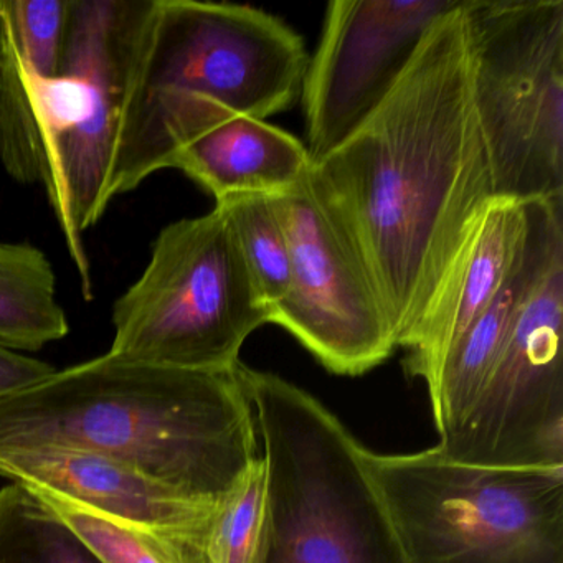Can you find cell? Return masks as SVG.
Masks as SVG:
<instances>
[{"label": "cell", "mask_w": 563, "mask_h": 563, "mask_svg": "<svg viewBox=\"0 0 563 563\" xmlns=\"http://www.w3.org/2000/svg\"><path fill=\"white\" fill-rule=\"evenodd\" d=\"M463 4L430 29L384 103L308 179L380 299L397 347L494 199Z\"/></svg>", "instance_id": "6da1fadb"}, {"label": "cell", "mask_w": 563, "mask_h": 563, "mask_svg": "<svg viewBox=\"0 0 563 563\" xmlns=\"http://www.w3.org/2000/svg\"><path fill=\"white\" fill-rule=\"evenodd\" d=\"M255 430L235 368L179 371L104 354L0 398V453L88 451L202 504H219L258 457Z\"/></svg>", "instance_id": "7a4b0ae2"}, {"label": "cell", "mask_w": 563, "mask_h": 563, "mask_svg": "<svg viewBox=\"0 0 563 563\" xmlns=\"http://www.w3.org/2000/svg\"><path fill=\"white\" fill-rule=\"evenodd\" d=\"M308 62L302 38L262 9L146 0L124 74L110 202L170 169L180 147L225 118L289 110Z\"/></svg>", "instance_id": "3957f363"}, {"label": "cell", "mask_w": 563, "mask_h": 563, "mask_svg": "<svg viewBox=\"0 0 563 563\" xmlns=\"http://www.w3.org/2000/svg\"><path fill=\"white\" fill-rule=\"evenodd\" d=\"M265 463L262 563H405L362 446L318 398L239 362Z\"/></svg>", "instance_id": "277c9868"}, {"label": "cell", "mask_w": 563, "mask_h": 563, "mask_svg": "<svg viewBox=\"0 0 563 563\" xmlns=\"http://www.w3.org/2000/svg\"><path fill=\"white\" fill-rule=\"evenodd\" d=\"M130 18L104 0L68 5L60 77L0 32V163L22 186L101 192L110 177L130 55Z\"/></svg>", "instance_id": "5b68a950"}, {"label": "cell", "mask_w": 563, "mask_h": 563, "mask_svg": "<svg viewBox=\"0 0 563 563\" xmlns=\"http://www.w3.org/2000/svg\"><path fill=\"white\" fill-rule=\"evenodd\" d=\"M405 563H563V467L367 450Z\"/></svg>", "instance_id": "8992f818"}, {"label": "cell", "mask_w": 563, "mask_h": 563, "mask_svg": "<svg viewBox=\"0 0 563 563\" xmlns=\"http://www.w3.org/2000/svg\"><path fill=\"white\" fill-rule=\"evenodd\" d=\"M269 322L222 209L170 223L143 275L114 302L108 354L179 371L230 372Z\"/></svg>", "instance_id": "52a82bcc"}, {"label": "cell", "mask_w": 563, "mask_h": 563, "mask_svg": "<svg viewBox=\"0 0 563 563\" xmlns=\"http://www.w3.org/2000/svg\"><path fill=\"white\" fill-rule=\"evenodd\" d=\"M494 197L563 200V0H464Z\"/></svg>", "instance_id": "ba28073f"}, {"label": "cell", "mask_w": 563, "mask_h": 563, "mask_svg": "<svg viewBox=\"0 0 563 563\" xmlns=\"http://www.w3.org/2000/svg\"><path fill=\"white\" fill-rule=\"evenodd\" d=\"M563 256L523 302L512 334L456 433L438 450L490 467H563Z\"/></svg>", "instance_id": "9c48e42d"}, {"label": "cell", "mask_w": 563, "mask_h": 563, "mask_svg": "<svg viewBox=\"0 0 563 563\" xmlns=\"http://www.w3.org/2000/svg\"><path fill=\"white\" fill-rule=\"evenodd\" d=\"M460 0H332L302 78L312 164L341 146L384 103L430 29Z\"/></svg>", "instance_id": "30bf717a"}, {"label": "cell", "mask_w": 563, "mask_h": 563, "mask_svg": "<svg viewBox=\"0 0 563 563\" xmlns=\"http://www.w3.org/2000/svg\"><path fill=\"white\" fill-rule=\"evenodd\" d=\"M272 200L288 240L291 278L269 322L295 335L334 374L357 377L387 361L397 349L387 312L308 180Z\"/></svg>", "instance_id": "8fae6325"}, {"label": "cell", "mask_w": 563, "mask_h": 563, "mask_svg": "<svg viewBox=\"0 0 563 563\" xmlns=\"http://www.w3.org/2000/svg\"><path fill=\"white\" fill-rule=\"evenodd\" d=\"M527 229L512 275L448 352L427 385L440 443L450 440L503 354L523 302L553 260L563 256V200L526 202Z\"/></svg>", "instance_id": "7c38bea8"}, {"label": "cell", "mask_w": 563, "mask_h": 563, "mask_svg": "<svg viewBox=\"0 0 563 563\" xmlns=\"http://www.w3.org/2000/svg\"><path fill=\"white\" fill-rule=\"evenodd\" d=\"M0 476L104 516L177 536L203 533L217 506L186 499L120 461L68 448L0 453Z\"/></svg>", "instance_id": "4fadbf2b"}, {"label": "cell", "mask_w": 563, "mask_h": 563, "mask_svg": "<svg viewBox=\"0 0 563 563\" xmlns=\"http://www.w3.org/2000/svg\"><path fill=\"white\" fill-rule=\"evenodd\" d=\"M526 202L494 197L424 311L407 349L408 374L430 384L457 339L512 275L526 240Z\"/></svg>", "instance_id": "5bb4252c"}, {"label": "cell", "mask_w": 563, "mask_h": 563, "mask_svg": "<svg viewBox=\"0 0 563 563\" xmlns=\"http://www.w3.org/2000/svg\"><path fill=\"white\" fill-rule=\"evenodd\" d=\"M170 169H179L212 194L279 197L298 190L312 169L305 144L255 118L232 117L180 147Z\"/></svg>", "instance_id": "9a60e30c"}, {"label": "cell", "mask_w": 563, "mask_h": 563, "mask_svg": "<svg viewBox=\"0 0 563 563\" xmlns=\"http://www.w3.org/2000/svg\"><path fill=\"white\" fill-rule=\"evenodd\" d=\"M68 332L57 276L45 253L27 242H0V344L41 351Z\"/></svg>", "instance_id": "2e32d148"}, {"label": "cell", "mask_w": 563, "mask_h": 563, "mask_svg": "<svg viewBox=\"0 0 563 563\" xmlns=\"http://www.w3.org/2000/svg\"><path fill=\"white\" fill-rule=\"evenodd\" d=\"M29 489L70 526L103 563H203L200 536L161 532L104 516L48 490Z\"/></svg>", "instance_id": "e0dca14e"}, {"label": "cell", "mask_w": 563, "mask_h": 563, "mask_svg": "<svg viewBox=\"0 0 563 563\" xmlns=\"http://www.w3.org/2000/svg\"><path fill=\"white\" fill-rule=\"evenodd\" d=\"M0 563H103L34 490L0 489Z\"/></svg>", "instance_id": "ac0fdd59"}, {"label": "cell", "mask_w": 563, "mask_h": 563, "mask_svg": "<svg viewBox=\"0 0 563 563\" xmlns=\"http://www.w3.org/2000/svg\"><path fill=\"white\" fill-rule=\"evenodd\" d=\"M225 213L246 269L263 305L272 312L285 299L291 278V256L272 197L233 196L216 202Z\"/></svg>", "instance_id": "d6986e66"}, {"label": "cell", "mask_w": 563, "mask_h": 563, "mask_svg": "<svg viewBox=\"0 0 563 563\" xmlns=\"http://www.w3.org/2000/svg\"><path fill=\"white\" fill-rule=\"evenodd\" d=\"M265 490V463L258 456L217 504L200 537L203 563H262Z\"/></svg>", "instance_id": "ffe728a7"}, {"label": "cell", "mask_w": 563, "mask_h": 563, "mask_svg": "<svg viewBox=\"0 0 563 563\" xmlns=\"http://www.w3.org/2000/svg\"><path fill=\"white\" fill-rule=\"evenodd\" d=\"M68 0H0V32L38 67L60 77Z\"/></svg>", "instance_id": "44dd1931"}, {"label": "cell", "mask_w": 563, "mask_h": 563, "mask_svg": "<svg viewBox=\"0 0 563 563\" xmlns=\"http://www.w3.org/2000/svg\"><path fill=\"white\" fill-rule=\"evenodd\" d=\"M55 372L57 368L47 362L27 357L0 344V398L38 384Z\"/></svg>", "instance_id": "7402d4cb"}]
</instances>
